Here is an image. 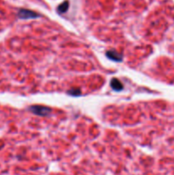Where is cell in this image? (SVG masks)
<instances>
[{"mask_svg":"<svg viewBox=\"0 0 174 175\" xmlns=\"http://www.w3.org/2000/svg\"><path fill=\"white\" fill-rule=\"evenodd\" d=\"M110 85L112 86V88L115 90H121L123 89V85L120 83V81L118 79H113L111 80Z\"/></svg>","mask_w":174,"mask_h":175,"instance_id":"obj_4","label":"cell"},{"mask_svg":"<svg viewBox=\"0 0 174 175\" xmlns=\"http://www.w3.org/2000/svg\"><path fill=\"white\" fill-rule=\"evenodd\" d=\"M18 16L20 18H22V19H28V18H35V17L39 16L38 14H36L35 12L30 11L28 10H21L19 11Z\"/></svg>","mask_w":174,"mask_h":175,"instance_id":"obj_2","label":"cell"},{"mask_svg":"<svg viewBox=\"0 0 174 175\" xmlns=\"http://www.w3.org/2000/svg\"><path fill=\"white\" fill-rule=\"evenodd\" d=\"M67 5H68V4H67V2H65V3H63L62 5L59 7V9H58V10L60 12H65L67 10Z\"/></svg>","mask_w":174,"mask_h":175,"instance_id":"obj_5","label":"cell"},{"mask_svg":"<svg viewBox=\"0 0 174 175\" xmlns=\"http://www.w3.org/2000/svg\"><path fill=\"white\" fill-rule=\"evenodd\" d=\"M107 57L109 58V59H112V60H114V61H117V62H119L122 60V56L120 54H119L118 52L114 51H109L107 52Z\"/></svg>","mask_w":174,"mask_h":175,"instance_id":"obj_3","label":"cell"},{"mask_svg":"<svg viewBox=\"0 0 174 175\" xmlns=\"http://www.w3.org/2000/svg\"><path fill=\"white\" fill-rule=\"evenodd\" d=\"M67 93H68V94H70V95H72V96H79V95H80L81 91H80L79 90H68V91H67Z\"/></svg>","mask_w":174,"mask_h":175,"instance_id":"obj_6","label":"cell"},{"mask_svg":"<svg viewBox=\"0 0 174 175\" xmlns=\"http://www.w3.org/2000/svg\"><path fill=\"white\" fill-rule=\"evenodd\" d=\"M29 110L34 114H35L41 115V116L48 115L51 112V109L50 108L45 107V106H40V105L31 106V107H29Z\"/></svg>","mask_w":174,"mask_h":175,"instance_id":"obj_1","label":"cell"}]
</instances>
